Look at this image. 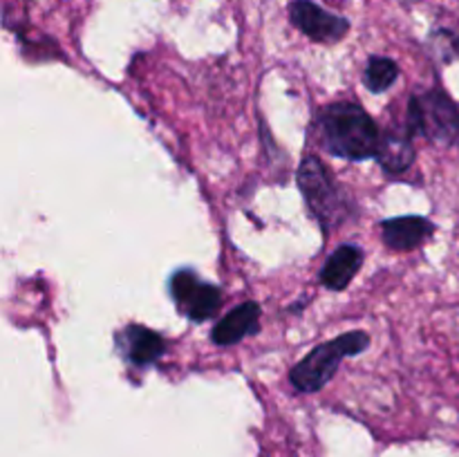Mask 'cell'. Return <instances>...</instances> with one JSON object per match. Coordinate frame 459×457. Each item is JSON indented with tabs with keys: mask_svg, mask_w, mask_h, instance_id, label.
Listing matches in <instances>:
<instances>
[{
	"mask_svg": "<svg viewBox=\"0 0 459 457\" xmlns=\"http://www.w3.org/2000/svg\"><path fill=\"white\" fill-rule=\"evenodd\" d=\"M399 65L388 56H372L363 70V83L370 92H385L397 81Z\"/></svg>",
	"mask_w": 459,
	"mask_h": 457,
	"instance_id": "12",
	"label": "cell"
},
{
	"mask_svg": "<svg viewBox=\"0 0 459 457\" xmlns=\"http://www.w3.org/2000/svg\"><path fill=\"white\" fill-rule=\"evenodd\" d=\"M170 296L178 307L191 318L193 323H204L218 314L222 305V291L220 287L204 282L191 269H179L170 278Z\"/></svg>",
	"mask_w": 459,
	"mask_h": 457,
	"instance_id": "5",
	"label": "cell"
},
{
	"mask_svg": "<svg viewBox=\"0 0 459 457\" xmlns=\"http://www.w3.org/2000/svg\"><path fill=\"white\" fill-rule=\"evenodd\" d=\"M379 161L388 173H403L415 161V146H412V134L406 130L388 128L381 134L379 143Z\"/></svg>",
	"mask_w": 459,
	"mask_h": 457,
	"instance_id": "11",
	"label": "cell"
},
{
	"mask_svg": "<svg viewBox=\"0 0 459 457\" xmlns=\"http://www.w3.org/2000/svg\"><path fill=\"white\" fill-rule=\"evenodd\" d=\"M260 330V305L254 300L238 305L224 318H220L218 325L211 332V339L215 345H233L240 343L245 336L255 334Z\"/></svg>",
	"mask_w": 459,
	"mask_h": 457,
	"instance_id": "9",
	"label": "cell"
},
{
	"mask_svg": "<svg viewBox=\"0 0 459 457\" xmlns=\"http://www.w3.org/2000/svg\"><path fill=\"white\" fill-rule=\"evenodd\" d=\"M117 343H119L124 357L139 367L151 366L166 352L164 336L143 325H128L117 336Z\"/></svg>",
	"mask_w": 459,
	"mask_h": 457,
	"instance_id": "8",
	"label": "cell"
},
{
	"mask_svg": "<svg viewBox=\"0 0 459 457\" xmlns=\"http://www.w3.org/2000/svg\"><path fill=\"white\" fill-rule=\"evenodd\" d=\"M299 186L307 209L323 228H332L343 220L345 206L330 168L318 157H305L299 166Z\"/></svg>",
	"mask_w": 459,
	"mask_h": 457,
	"instance_id": "4",
	"label": "cell"
},
{
	"mask_svg": "<svg viewBox=\"0 0 459 457\" xmlns=\"http://www.w3.org/2000/svg\"><path fill=\"white\" fill-rule=\"evenodd\" d=\"M318 125H321L323 143L332 155L352 161L379 155L381 133L375 119L359 103H330L321 110Z\"/></svg>",
	"mask_w": 459,
	"mask_h": 457,
	"instance_id": "1",
	"label": "cell"
},
{
	"mask_svg": "<svg viewBox=\"0 0 459 457\" xmlns=\"http://www.w3.org/2000/svg\"><path fill=\"white\" fill-rule=\"evenodd\" d=\"M370 345V336L361 330L345 332L336 339L316 345L303 361L296 363L290 372V381L300 392H318L336 375L339 363L345 357H357Z\"/></svg>",
	"mask_w": 459,
	"mask_h": 457,
	"instance_id": "2",
	"label": "cell"
},
{
	"mask_svg": "<svg viewBox=\"0 0 459 457\" xmlns=\"http://www.w3.org/2000/svg\"><path fill=\"white\" fill-rule=\"evenodd\" d=\"M363 264V249L359 245H341L334 254L327 258L321 272L323 287L332 291H341L352 282Z\"/></svg>",
	"mask_w": 459,
	"mask_h": 457,
	"instance_id": "10",
	"label": "cell"
},
{
	"mask_svg": "<svg viewBox=\"0 0 459 457\" xmlns=\"http://www.w3.org/2000/svg\"><path fill=\"white\" fill-rule=\"evenodd\" d=\"M435 227L420 215H403L381 222V237L393 251H412L433 236Z\"/></svg>",
	"mask_w": 459,
	"mask_h": 457,
	"instance_id": "7",
	"label": "cell"
},
{
	"mask_svg": "<svg viewBox=\"0 0 459 457\" xmlns=\"http://www.w3.org/2000/svg\"><path fill=\"white\" fill-rule=\"evenodd\" d=\"M408 133L424 134L442 146L459 143V108L442 90H430L408 103Z\"/></svg>",
	"mask_w": 459,
	"mask_h": 457,
	"instance_id": "3",
	"label": "cell"
},
{
	"mask_svg": "<svg viewBox=\"0 0 459 457\" xmlns=\"http://www.w3.org/2000/svg\"><path fill=\"white\" fill-rule=\"evenodd\" d=\"M287 12H290L291 25L299 31H303L314 43H339L350 31L348 18L327 12V9H323L314 0H291Z\"/></svg>",
	"mask_w": 459,
	"mask_h": 457,
	"instance_id": "6",
	"label": "cell"
}]
</instances>
